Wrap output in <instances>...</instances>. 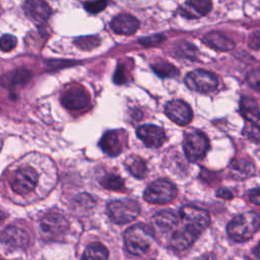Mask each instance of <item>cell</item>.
<instances>
[{"instance_id": "cell-1", "label": "cell", "mask_w": 260, "mask_h": 260, "mask_svg": "<svg viewBox=\"0 0 260 260\" xmlns=\"http://www.w3.org/2000/svg\"><path fill=\"white\" fill-rule=\"evenodd\" d=\"M123 237L126 250L135 256H142L154 241V231L147 224L137 223L128 228Z\"/></svg>"}, {"instance_id": "cell-2", "label": "cell", "mask_w": 260, "mask_h": 260, "mask_svg": "<svg viewBox=\"0 0 260 260\" xmlns=\"http://www.w3.org/2000/svg\"><path fill=\"white\" fill-rule=\"evenodd\" d=\"M260 228V214L255 211H246L236 215L228 224L229 237L236 242H245L251 239Z\"/></svg>"}, {"instance_id": "cell-3", "label": "cell", "mask_w": 260, "mask_h": 260, "mask_svg": "<svg viewBox=\"0 0 260 260\" xmlns=\"http://www.w3.org/2000/svg\"><path fill=\"white\" fill-rule=\"evenodd\" d=\"M140 213V205L132 199L114 200L107 205V214L117 224L133 221Z\"/></svg>"}, {"instance_id": "cell-4", "label": "cell", "mask_w": 260, "mask_h": 260, "mask_svg": "<svg viewBox=\"0 0 260 260\" xmlns=\"http://www.w3.org/2000/svg\"><path fill=\"white\" fill-rule=\"evenodd\" d=\"M9 184L14 193L28 195L39 184V173L31 166H21L13 173Z\"/></svg>"}, {"instance_id": "cell-5", "label": "cell", "mask_w": 260, "mask_h": 260, "mask_svg": "<svg viewBox=\"0 0 260 260\" xmlns=\"http://www.w3.org/2000/svg\"><path fill=\"white\" fill-rule=\"evenodd\" d=\"M177 192L174 183L166 179H158L148 185L143 193V198L152 204H167L176 198Z\"/></svg>"}, {"instance_id": "cell-6", "label": "cell", "mask_w": 260, "mask_h": 260, "mask_svg": "<svg viewBox=\"0 0 260 260\" xmlns=\"http://www.w3.org/2000/svg\"><path fill=\"white\" fill-rule=\"evenodd\" d=\"M183 149L190 161H197L203 158L208 151L209 140L203 132L192 130L184 138Z\"/></svg>"}, {"instance_id": "cell-7", "label": "cell", "mask_w": 260, "mask_h": 260, "mask_svg": "<svg viewBox=\"0 0 260 260\" xmlns=\"http://www.w3.org/2000/svg\"><path fill=\"white\" fill-rule=\"evenodd\" d=\"M180 220L184 223L185 228H188L197 234H201L210 223L209 213L199 207L192 205L183 206L180 211Z\"/></svg>"}, {"instance_id": "cell-8", "label": "cell", "mask_w": 260, "mask_h": 260, "mask_svg": "<svg viewBox=\"0 0 260 260\" xmlns=\"http://www.w3.org/2000/svg\"><path fill=\"white\" fill-rule=\"evenodd\" d=\"M186 85L195 91L207 93L213 91L218 85V79L210 71L204 69H196L187 74L185 77Z\"/></svg>"}, {"instance_id": "cell-9", "label": "cell", "mask_w": 260, "mask_h": 260, "mask_svg": "<svg viewBox=\"0 0 260 260\" xmlns=\"http://www.w3.org/2000/svg\"><path fill=\"white\" fill-rule=\"evenodd\" d=\"M40 228L43 235L47 238L57 239L68 231L69 223L62 214L49 213L41 219Z\"/></svg>"}, {"instance_id": "cell-10", "label": "cell", "mask_w": 260, "mask_h": 260, "mask_svg": "<svg viewBox=\"0 0 260 260\" xmlns=\"http://www.w3.org/2000/svg\"><path fill=\"white\" fill-rule=\"evenodd\" d=\"M166 115L176 124L184 126L191 122L193 112L190 106L181 100H173L165 107Z\"/></svg>"}, {"instance_id": "cell-11", "label": "cell", "mask_w": 260, "mask_h": 260, "mask_svg": "<svg viewBox=\"0 0 260 260\" xmlns=\"http://www.w3.org/2000/svg\"><path fill=\"white\" fill-rule=\"evenodd\" d=\"M136 135L147 147L157 148L167 140L165 131L160 127L151 124L139 126L136 130Z\"/></svg>"}, {"instance_id": "cell-12", "label": "cell", "mask_w": 260, "mask_h": 260, "mask_svg": "<svg viewBox=\"0 0 260 260\" xmlns=\"http://www.w3.org/2000/svg\"><path fill=\"white\" fill-rule=\"evenodd\" d=\"M1 241L9 248L25 249L29 244V237L21 228L8 225L1 234Z\"/></svg>"}, {"instance_id": "cell-13", "label": "cell", "mask_w": 260, "mask_h": 260, "mask_svg": "<svg viewBox=\"0 0 260 260\" xmlns=\"http://www.w3.org/2000/svg\"><path fill=\"white\" fill-rule=\"evenodd\" d=\"M23 11L25 15L36 24L44 23L51 14V7L41 0L25 1L23 4Z\"/></svg>"}, {"instance_id": "cell-14", "label": "cell", "mask_w": 260, "mask_h": 260, "mask_svg": "<svg viewBox=\"0 0 260 260\" xmlns=\"http://www.w3.org/2000/svg\"><path fill=\"white\" fill-rule=\"evenodd\" d=\"M64 107L69 110H81L88 106L89 99L86 91L82 87H71L64 91L61 96Z\"/></svg>"}, {"instance_id": "cell-15", "label": "cell", "mask_w": 260, "mask_h": 260, "mask_svg": "<svg viewBox=\"0 0 260 260\" xmlns=\"http://www.w3.org/2000/svg\"><path fill=\"white\" fill-rule=\"evenodd\" d=\"M111 28L119 35H133L139 27V21L131 14L123 13L115 16L111 23Z\"/></svg>"}, {"instance_id": "cell-16", "label": "cell", "mask_w": 260, "mask_h": 260, "mask_svg": "<svg viewBox=\"0 0 260 260\" xmlns=\"http://www.w3.org/2000/svg\"><path fill=\"white\" fill-rule=\"evenodd\" d=\"M212 3L208 0H192L185 2L179 9L180 14L186 18H198L211 10Z\"/></svg>"}, {"instance_id": "cell-17", "label": "cell", "mask_w": 260, "mask_h": 260, "mask_svg": "<svg viewBox=\"0 0 260 260\" xmlns=\"http://www.w3.org/2000/svg\"><path fill=\"white\" fill-rule=\"evenodd\" d=\"M200 235L196 232L183 226L173 233L170 241V245L175 250H185L189 248Z\"/></svg>"}, {"instance_id": "cell-18", "label": "cell", "mask_w": 260, "mask_h": 260, "mask_svg": "<svg viewBox=\"0 0 260 260\" xmlns=\"http://www.w3.org/2000/svg\"><path fill=\"white\" fill-rule=\"evenodd\" d=\"M180 215L173 210H159L152 216V222L162 233H168L179 223Z\"/></svg>"}, {"instance_id": "cell-19", "label": "cell", "mask_w": 260, "mask_h": 260, "mask_svg": "<svg viewBox=\"0 0 260 260\" xmlns=\"http://www.w3.org/2000/svg\"><path fill=\"white\" fill-rule=\"evenodd\" d=\"M231 176L236 180H245L255 174L253 162L247 158H234L230 164Z\"/></svg>"}, {"instance_id": "cell-20", "label": "cell", "mask_w": 260, "mask_h": 260, "mask_svg": "<svg viewBox=\"0 0 260 260\" xmlns=\"http://www.w3.org/2000/svg\"><path fill=\"white\" fill-rule=\"evenodd\" d=\"M102 150L110 156H117L123 149L120 135L117 131L106 132L99 143Z\"/></svg>"}, {"instance_id": "cell-21", "label": "cell", "mask_w": 260, "mask_h": 260, "mask_svg": "<svg viewBox=\"0 0 260 260\" xmlns=\"http://www.w3.org/2000/svg\"><path fill=\"white\" fill-rule=\"evenodd\" d=\"M203 43L208 47L217 51H231L235 48V43L224 35L216 31L209 32L204 36Z\"/></svg>"}, {"instance_id": "cell-22", "label": "cell", "mask_w": 260, "mask_h": 260, "mask_svg": "<svg viewBox=\"0 0 260 260\" xmlns=\"http://www.w3.org/2000/svg\"><path fill=\"white\" fill-rule=\"evenodd\" d=\"M240 113L250 123H257L260 120V110L258 104L250 96L241 98Z\"/></svg>"}, {"instance_id": "cell-23", "label": "cell", "mask_w": 260, "mask_h": 260, "mask_svg": "<svg viewBox=\"0 0 260 260\" xmlns=\"http://www.w3.org/2000/svg\"><path fill=\"white\" fill-rule=\"evenodd\" d=\"M125 166L130 174L137 179H143L147 173V166L145 160L136 154L129 155L125 159Z\"/></svg>"}, {"instance_id": "cell-24", "label": "cell", "mask_w": 260, "mask_h": 260, "mask_svg": "<svg viewBox=\"0 0 260 260\" xmlns=\"http://www.w3.org/2000/svg\"><path fill=\"white\" fill-rule=\"evenodd\" d=\"M30 78V72L25 68H17L3 76V84L5 86L14 87L25 83Z\"/></svg>"}, {"instance_id": "cell-25", "label": "cell", "mask_w": 260, "mask_h": 260, "mask_svg": "<svg viewBox=\"0 0 260 260\" xmlns=\"http://www.w3.org/2000/svg\"><path fill=\"white\" fill-rule=\"evenodd\" d=\"M109 251L101 243H91L89 244L81 257V260H108Z\"/></svg>"}, {"instance_id": "cell-26", "label": "cell", "mask_w": 260, "mask_h": 260, "mask_svg": "<svg viewBox=\"0 0 260 260\" xmlns=\"http://www.w3.org/2000/svg\"><path fill=\"white\" fill-rule=\"evenodd\" d=\"M101 185L112 191H121L124 188V181L123 179L115 174H109L103 177L101 180Z\"/></svg>"}, {"instance_id": "cell-27", "label": "cell", "mask_w": 260, "mask_h": 260, "mask_svg": "<svg viewBox=\"0 0 260 260\" xmlns=\"http://www.w3.org/2000/svg\"><path fill=\"white\" fill-rule=\"evenodd\" d=\"M152 69L160 77H174V76H177L179 73L178 69L174 65L166 61L154 63L152 65Z\"/></svg>"}, {"instance_id": "cell-28", "label": "cell", "mask_w": 260, "mask_h": 260, "mask_svg": "<svg viewBox=\"0 0 260 260\" xmlns=\"http://www.w3.org/2000/svg\"><path fill=\"white\" fill-rule=\"evenodd\" d=\"M74 44L81 50H92L100 45V39L95 36L90 37H80L74 40Z\"/></svg>"}, {"instance_id": "cell-29", "label": "cell", "mask_w": 260, "mask_h": 260, "mask_svg": "<svg viewBox=\"0 0 260 260\" xmlns=\"http://www.w3.org/2000/svg\"><path fill=\"white\" fill-rule=\"evenodd\" d=\"M243 134L253 142H260V126L256 123L248 122L243 130Z\"/></svg>"}, {"instance_id": "cell-30", "label": "cell", "mask_w": 260, "mask_h": 260, "mask_svg": "<svg viewBox=\"0 0 260 260\" xmlns=\"http://www.w3.org/2000/svg\"><path fill=\"white\" fill-rule=\"evenodd\" d=\"M17 44V40L14 36L12 35H3L1 37V41H0V46H1V50L3 52H8L11 51L12 49L15 48Z\"/></svg>"}, {"instance_id": "cell-31", "label": "cell", "mask_w": 260, "mask_h": 260, "mask_svg": "<svg viewBox=\"0 0 260 260\" xmlns=\"http://www.w3.org/2000/svg\"><path fill=\"white\" fill-rule=\"evenodd\" d=\"M247 82L254 89L260 91V69H253L247 74Z\"/></svg>"}, {"instance_id": "cell-32", "label": "cell", "mask_w": 260, "mask_h": 260, "mask_svg": "<svg viewBox=\"0 0 260 260\" xmlns=\"http://www.w3.org/2000/svg\"><path fill=\"white\" fill-rule=\"evenodd\" d=\"M107 5L108 3L106 1H88L83 3L85 10L90 13H98L102 11Z\"/></svg>"}, {"instance_id": "cell-33", "label": "cell", "mask_w": 260, "mask_h": 260, "mask_svg": "<svg viewBox=\"0 0 260 260\" xmlns=\"http://www.w3.org/2000/svg\"><path fill=\"white\" fill-rule=\"evenodd\" d=\"M165 36L162 35H155L149 38H144V39H140L139 43L144 45V46H153V45H158L159 43L164 42L165 40Z\"/></svg>"}, {"instance_id": "cell-34", "label": "cell", "mask_w": 260, "mask_h": 260, "mask_svg": "<svg viewBox=\"0 0 260 260\" xmlns=\"http://www.w3.org/2000/svg\"><path fill=\"white\" fill-rule=\"evenodd\" d=\"M248 45L253 50H260V29L253 31L250 35Z\"/></svg>"}, {"instance_id": "cell-35", "label": "cell", "mask_w": 260, "mask_h": 260, "mask_svg": "<svg viewBox=\"0 0 260 260\" xmlns=\"http://www.w3.org/2000/svg\"><path fill=\"white\" fill-rule=\"evenodd\" d=\"M76 203H78L79 205H84L85 208H91L94 205V201L92 200V198L87 195V194H79L76 198H75Z\"/></svg>"}, {"instance_id": "cell-36", "label": "cell", "mask_w": 260, "mask_h": 260, "mask_svg": "<svg viewBox=\"0 0 260 260\" xmlns=\"http://www.w3.org/2000/svg\"><path fill=\"white\" fill-rule=\"evenodd\" d=\"M248 198L252 203L256 205H260V188H254L249 190Z\"/></svg>"}, {"instance_id": "cell-37", "label": "cell", "mask_w": 260, "mask_h": 260, "mask_svg": "<svg viewBox=\"0 0 260 260\" xmlns=\"http://www.w3.org/2000/svg\"><path fill=\"white\" fill-rule=\"evenodd\" d=\"M216 196L220 197V198H223V199H226V200H230V199L233 198V193L231 191H229L228 189H225V188H219L216 191Z\"/></svg>"}, {"instance_id": "cell-38", "label": "cell", "mask_w": 260, "mask_h": 260, "mask_svg": "<svg viewBox=\"0 0 260 260\" xmlns=\"http://www.w3.org/2000/svg\"><path fill=\"white\" fill-rule=\"evenodd\" d=\"M253 254L255 257H257L258 259H260V242L254 247L253 249Z\"/></svg>"}, {"instance_id": "cell-39", "label": "cell", "mask_w": 260, "mask_h": 260, "mask_svg": "<svg viewBox=\"0 0 260 260\" xmlns=\"http://www.w3.org/2000/svg\"><path fill=\"white\" fill-rule=\"evenodd\" d=\"M152 260H154V259H152Z\"/></svg>"}]
</instances>
